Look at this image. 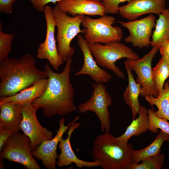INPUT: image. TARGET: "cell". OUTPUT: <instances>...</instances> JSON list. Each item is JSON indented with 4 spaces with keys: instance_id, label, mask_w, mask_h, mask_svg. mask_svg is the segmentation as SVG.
<instances>
[{
    "instance_id": "obj_3",
    "label": "cell",
    "mask_w": 169,
    "mask_h": 169,
    "mask_svg": "<svg viewBox=\"0 0 169 169\" xmlns=\"http://www.w3.org/2000/svg\"><path fill=\"white\" fill-rule=\"evenodd\" d=\"M134 150L130 144L124 143L106 132L95 139L92 154L103 169H126L131 162Z\"/></svg>"
},
{
    "instance_id": "obj_11",
    "label": "cell",
    "mask_w": 169,
    "mask_h": 169,
    "mask_svg": "<svg viewBox=\"0 0 169 169\" xmlns=\"http://www.w3.org/2000/svg\"><path fill=\"white\" fill-rule=\"evenodd\" d=\"M21 105V130L29 138L33 151L43 141L52 139L53 134L39 123L36 115L38 109L34 105L30 103Z\"/></svg>"
},
{
    "instance_id": "obj_12",
    "label": "cell",
    "mask_w": 169,
    "mask_h": 169,
    "mask_svg": "<svg viewBox=\"0 0 169 169\" xmlns=\"http://www.w3.org/2000/svg\"><path fill=\"white\" fill-rule=\"evenodd\" d=\"M155 17L152 14L139 19L127 22L119 21L121 26L127 29L129 35L124 40L126 43H131L134 47L142 48L151 44L150 37L156 25Z\"/></svg>"
},
{
    "instance_id": "obj_30",
    "label": "cell",
    "mask_w": 169,
    "mask_h": 169,
    "mask_svg": "<svg viewBox=\"0 0 169 169\" xmlns=\"http://www.w3.org/2000/svg\"><path fill=\"white\" fill-rule=\"evenodd\" d=\"M63 0H30L33 8L38 12H43L45 6L49 3L55 4Z\"/></svg>"
},
{
    "instance_id": "obj_8",
    "label": "cell",
    "mask_w": 169,
    "mask_h": 169,
    "mask_svg": "<svg viewBox=\"0 0 169 169\" xmlns=\"http://www.w3.org/2000/svg\"><path fill=\"white\" fill-rule=\"evenodd\" d=\"M91 84L93 88L91 96L87 101L79 105V112L81 113L93 112L100 121L101 131L109 132L110 120L108 107L112 103L111 97L103 83H91Z\"/></svg>"
},
{
    "instance_id": "obj_7",
    "label": "cell",
    "mask_w": 169,
    "mask_h": 169,
    "mask_svg": "<svg viewBox=\"0 0 169 169\" xmlns=\"http://www.w3.org/2000/svg\"><path fill=\"white\" fill-rule=\"evenodd\" d=\"M32 152L29 138L18 131L13 134L4 144L0 152V160L19 163L28 169H41Z\"/></svg>"
},
{
    "instance_id": "obj_10",
    "label": "cell",
    "mask_w": 169,
    "mask_h": 169,
    "mask_svg": "<svg viewBox=\"0 0 169 169\" xmlns=\"http://www.w3.org/2000/svg\"><path fill=\"white\" fill-rule=\"evenodd\" d=\"M46 21V33L44 41L40 43L37 50V58L48 60L52 68L57 70L64 61L59 55L55 36V21L53 8L46 5L43 12Z\"/></svg>"
},
{
    "instance_id": "obj_29",
    "label": "cell",
    "mask_w": 169,
    "mask_h": 169,
    "mask_svg": "<svg viewBox=\"0 0 169 169\" xmlns=\"http://www.w3.org/2000/svg\"><path fill=\"white\" fill-rule=\"evenodd\" d=\"M130 0H103L101 2L105 10V14H115L119 12V4Z\"/></svg>"
},
{
    "instance_id": "obj_22",
    "label": "cell",
    "mask_w": 169,
    "mask_h": 169,
    "mask_svg": "<svg viewBox=\"0 0 169 169\" xmlns=\"http://www.w3.org/2000/svg\"><path fill=\"white\" fill-rule=\"evenodd\" d=\"M169 136L168 134L160 131L155 139L149 146L141 149L133 150L130 164L139 163L147 158L159 154L161 146L164 141H167Z\"/></svg>"
},
{
    "instance_id": "obj_2",
    "label": "cell",
    "mask_w": 169,
    "mask_h": 169,
    "mask_svg": "<svg viewBox=\"0 0 169 169\" xmlns=\"http://www.w3.org/2000/svg\"><path fill=\"white\" fill-rule=\"evenodd\" d=\"M0 98L13 96L48 78L37 67L35 58L26 54L19 59L8 57L0 62Z\"/></svg>"
},
{
    "instance_id": "obj_23",
    "label": "cell",
    "mask_w": 169,
    "mask_h": 169,
    "mask_svg": "<svg viewBox=\"0 0 169 169\" xmlns=\"http://www.w3.org/2000/svg\"><path fill=\"white\" fill-rule=\"evenodd\" d=\"M158 15L155 29L151 35L150 45L152 47L159 48L163 42L169 38V9L166 8Z\"/></svg>"
},
{
    "instance_id": "obj_31",
    "label": "cell",
    "mask_w": 169,
    "mask_h": 169,
    "mask_svg": "<svg viewBox=\"0 0 169 169\" xmlns=\"http://www.w3.org/2000/svg\"><path fill=\"white\" fill-rule=\"evenodd\" d=\"M17 0H0V12L6 14L12 13L13 3Z\"/></svg>"
},
{
    "instance_id": "obj_28",
    "label": "cell",
    "mask_w": 169,
    "mask_h": 169,
    "mask_svg": "<svg viewBox=\"0 0 169 169\" xmlns=\"http://www.w3.org/2000/svg\"><path fill=\"white\" fill-rule=\"evenodd\" d=\"M15 33L9 34L2 31V23L0 26V62L8 55L12 49V44Z\"/></svg>"
},
{
    "instance_id": "obj_26",
    "label": "cell",
    "mask_w": 169,
    "mask_h": 169,
    "mask_svg": "<svg viewBox=\"0 0 169 169\" xmlns=\"http://www.w3.org/2000/svg\"><path fill=\"white\" fill-rule=\"evenodd\" d=\"M165 158L164 155L160 153L143 160L140 164H129L126 169H161Z\"/></svg>"
},
{
    "instance_id": "obj_24",
    "label": "cell",
    "mask_w": 169,
    "mask_h": 169,
    "mask_svg": "<svg viewBox=\"0 0 169 169\" xmlns=\"http://www.w3.org/2000/svg\"><path fill=\"white\" fill-rule=\"evenodd\" d=\"M146 100L152 107L156 106L158 110L155 111L159 117L169 121V81L166 82L161 92L157 97L146 96Z\"/></svg>"
},
{
    "instance_id": "obj_27",
    "label": "cell",
    "mask_w": 169,
    "mask_h": 169,
    "mask_svg": "<svg viewBox=\"0 0 169 169\" xmlns=\"http://www.w3.org/2000/svg\"><path fill=\"white\" fill-rule=\"evenodd\" d=\"M149 123V130L154 133H157L158 129L169 135V122L165 119L156 115L154 110H147Z\"/></svg>"
},
{
    "instance_id": "obj_20",
    "label": "cell",
    "mask_w": 169,
    "mask_h": 169,
    "mask_svg": "<svg viewBox=\"0 0 169 169\" xmlns=\"http://www.w3.org/2000/svg\"><path fill=\"white\" fill-rule=\"evenodd\" d=\"M138 117L133 119L127 128L125 132L117 137L119 141L124 143H127L130 138L133 136H138L146 132L149 128V123L147 110L144 106L140 105Z\"/></svg>"
},
{
    "instance_id": "obj_14",
    "label": "cell",
    "mask_w": 169,
    "mask_h": 169,
    "mask_svg": "<svg viewBox=\"0 0 169 169\" xmlns=\"http://www.w3.org/2000/svg\"><path fill=\"white\" fill-rule=\"evenodd\" d=\"M78 44L83 55L84 63L75 76L87 75L95 83H107L111 78L110 74L101 69L96 62L89 47V44L81 34L77 35Z\"/></svg>"
},
{
    "instance_id": "obj_4",
    "label": "cell",
    "mask_w": 169,
    "mask_h": 169,
    "mask_svg": "<svg viewBox=\"0 0 169 169\" xmlns=\"http://www.w3.org/2000/svg\"><path fill=\"white\" fill-rule=\"evenodd\" d=\"M54 16L57 28L56 41L58 54L64 61L72 58L74 49L70 46L75 37L84 31L80 26L85 15L70 16L56 5L53 8Z\"/></svg>"
},
{
    "instance_id": "obj_13",
    "label": "cell",
    "mask_w": 169,
    "mask_h": 169,
    "mask_svg": "<svg viewBox=\"0 0 169 169\" xmlns=\"http://www.w3.org/2000/svg\"><path fill=\"white\" fill-rule=\"evenodd\" d=\"M78 116L67 125H65V119L61 118L59 121V126L55 136L51 139L43 141L33 151L34 157L41 160L43 165L49 169H55L58 158L57 146L62 138L63 134L74 122L79 119Z\"/></svg>"
},
{
    "instance_id": "obj_16",
    "label": "cell",
    "mask_w": 169,
    "mask_h": 169,
    "mask_svg": "<svg viewBox=\"0 0 169 169\" xmlns=\"http://www.w3.org/2000/svg\"><path fill=\"white\" fill-rule=\"evenodd\" d=\"M80 125V123L74 122L69 127L67 132L68 137L66 139L62 138L60 140L58 147L60 152L58 156L57 165L61 167L74 163L78 168L93 167L100 166L99 163L95 161H83L78 157L74 151L71 144L70 139L73 131Z\"/></svg>"
},
{
    "instance_id": "obj_5",
    "label": "cell",
    "mask_w": 169,
    "mask_h": 169,
    "mask_svg": "<svg viewBox=\"0 0 169 169\" xmlns=\"http://www.w3.org/2000/svg\"><path fill=\"white\" fill-rule=\"evenodd\" d=\"M88 44L97 64L111 70L121 79H124L125 75L115 65V62L123 58L133 59H139L138 54L131 48L119 42L113 41L104 44L100 43Z\"/></svg>"
},
{
    "instance_id": "obj_15",
    "label": "cell",
    "mask_w": 169,
    "mask_h": 169,
    "mask_svg": "<svg viewBox=\"0 0 169 169\" xmlns=\"http://www.w3.org/2000/svg\"><path fill=\"white\" fill-rule=\"evenodd\" d=\"M166 0H130L119 8L118 13L122 18L130 21L137 19L148 14L159 15L165 9Z\"/></svg>"
},
{
    "instance_id": "obj_36",
    "label": "cell",
    "mask_w": 169,
    "mask_h": 169,
    "mask_svg": "<svg viewBox=\"0 0 169 169\" xmlns=\"http://www.w3.org/2000/svg\"><path fill=\"white\" fill-rule=\"evenodd\" d=\"M168 81H169V80H168Z\"/></svg>"
},
{
    "instance_id": "obj_35",
    "label": "cell",
    "mask_w": 169,
    "mask_h": 169,
    "mask_svg": "<svg viewBox=\"0 0 169 169\" xmlns=\"http://www.w3.org/2000/svg\"><path fill=\"white\" fill-rule=\"evenodd\" d=\"M167 141H168L169 142V136Z\"/></svg>"
},
{
    "instance_id": "obj_34",
    "label": "cell",
    "mask_w": 169,
    "mask_h": 169,
    "mask_svg": "<svg viewBox=\"0 0 169 169\" xmlns=\"http://www.w3.org/2000/svg\"><path fill=\"white\" fill-rule=\"evenodd\" d=\"M92 1H95V2H102L103 0H90Z\"/></svg>"
},
{
    "instance_id": "obj_1",
    "label": "cell",
    "mask_w": 169,
    "mask_h": 169,
    "mask_svg": "<svg viewBox=\"0 0 169 169\" xmlns=\"http://www.w3.org/2000/svg\"><path fill=\"white\" fill-rule=\"evenodd\" d=\"M72 58L67 61L63 71L54 72L47 63L44 71L48 76V83L42 94L32 103L38 109H41L44 115L50 117L58 115H67L76 111L74 102V90L70 81Z\"/></svg>"
},
{
    "instance_id": "obj_32",
    "label": "cell",
    "mask_w": 169,
    "mask_h": 169,
    "mask_svg": "<svg viewBox=\"0 0 169 169\" xmlns=\"http://www.w3.org/2000/svg\"><path fill=\"white\" fill-rule=\"evenodd\" d=\"M14 133L10 130L0 129V152L7 141Z\"/></svg>"
},
{
    "instance_id": "obj_25",
    "label": "cell",
    "mask_w": 169,
    "mask_h": 169,
    "mask_svg": "<svg viewBox=\"0 0 169 169\" xmlns=\"http://www.w3.org/2000/svg\"><path fill=\"white\" fill-rule=\"evenodd\" d=\"M152 76L154 85L159 94L163 88L165 81L169 77V60L166 58L161 56L152 69Z\"/></svg>"
},
{
    "instance_id": "obj_19",
    "label": "cell",
    "mask_w": 169,
    "mask_h": 169,
    "mask_svg": "<svg viewBox=\"0 0 169 169\" xmlns=\"http://www.w3.org/2000/svg\"><path fill=\"white\" fill-rule=\"evenodd\" d=\"M48 81V78L42 79L14 95L0 98V105L7 102H12L21 105L32 103L43 93L46 87Z\"/></svg>"
},
{
    "instance_id": "obj_21",
    "label": "cell",
    "mask_w": 169,
    "mask_h": 169,
    "mask_svg": "<svg viewBox=\"0 0 169 169\" xmlns=\"http://www.w3.org/2000/svg\"><path fill=\"white\" fill-rule=\"evenodd\" d=\"M127 71L128 84L123 94L124 99L127 105L131 108L133 119L138 114L140 105L139 96L140 95L141 86L134 79L132 70L126 64H125Z\"/></svg>"
},
{
    "instance_id": "obj_6",
    "label": "cell",
    "mask_w": 169,
    "mask_h": 169,
    "mask_svg": "<svg viewBox=\"0 0 169 169\" xmlns=\"http://www.w3.org/2000/svg\"><path fill=\"white\" fill-rule=\"evenodd\" d=\"M115 20L114 17L106 14L95 19L85 16L81 23L84 37L88 44L120 42L123 37V31L120 27L112 25Z\"/></svg>"
},
{
    "instance_id": "obj_33",
    "label": "cell",
    "mask_w": 169,
    "mask_h": 169,
    "mask_svg": "<svg viewBox=\"0 0 169 169\" xmlns=\"http://www.w3.org/2000/svg\"><path fill=\"white\" fill-rule=\"evenodd\" d=\"M159 50L161 56H164L169 60V38L162 43Z\"/></svg>"
},
{
    "instance_id": "obj_18",
    "label": "cell",
    "mask_w": 169,
    "mask_h": 169,
    "mask_svg": "<svg viewBox=\"0 0 169 169\" xmlns=\"http://www.w3.org/2000/svg\"><path fill=\"white\" fill-rule=\"evenodd\" d=\"M22 105L12 102L0 105V129L15 132L21 130Z\"/></svg>"
},
{
    "instance_id": "obj_9",
    "label": "cell",
    "mask_w": 169,
    "mask_h": 169,
    "mask_svg": "<svg viewBox=\"0 0 169 169\" xmlns=\"http://www.w3.org/2000/svg\"><path fill=\"white\" fill-rule=\"evenodd\" d=\"M159 50L157 47H152L151 50L142 58L137 59H127L125 62L137 75L136 81L141 86L140 95L157 97L159 93L154 85L152 76L151 63L153 58Z\"/></svg>"
},
{
    "instance_id": "obj_17",
    "label": "cell",
    "mask_w": 169,
    "mask_h": 169,
    "mask_svg": "<svg viewBox=\"0 0 169 169\" xmlns=\"http://www.w3.org/2000/svg\"><path fill=\"white\" fill-rule=\"evenodd\" d=\"M56 5L72 16L79 15L100 16L105 14V8L100 2L90 0H63Z\"/></svg>"
}]
</instances>
